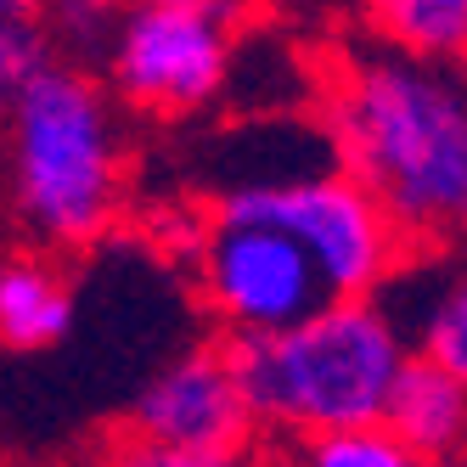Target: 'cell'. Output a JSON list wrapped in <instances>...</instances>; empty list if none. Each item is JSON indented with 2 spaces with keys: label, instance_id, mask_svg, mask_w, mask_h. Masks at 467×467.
Segmentation results:
<instances>
[{
  "label": "cell",
  "instance_id": "obj_10",
  "mask_svg": "<svg viewBox=\"0 0 467 467\" xmlns=\"http://www.w3.org/2000/svg\"><path fill=\"white\" fill-rule=\"evenodd\" d=\"M378 51L467 68V0H355Z\"/></svg>",
  "mask_w": 467,
  "mask_h": 467
},
{
  "label": "cell",
  "instance_id": "obj_16",
  "mask_svg": "<svg viewBox=\"0 0 467 467\" xmlns=\"http://www.w3.org/2000/svg\"><path fill=\"white\" fill-rule=\"evenodd\" d=\"M141 6H231V0H124V12H141Z\"/></svg>",
  "mask_w": 467,
  "mask_h": 467
},
{
  "label": "cell",
  "instance_id": "obj_6",
  "mask_svg": "<svg viewBox=\"0 0 467 467\" xmlns=\"http://www.w3.org/2000/svg\"><path fill=\"white\" fill-rule=\"evenodd\" d=\"M108 62V96L152 119H186L209 108L237 68V17L231 6H141L124 12Z\"/></svg>",
  "mask_w": 467,
  "mask_h": 467
},
{
  "label": "cell",
  "instance_id": "obj_3",
  "mask_svg": "<svg viewBox=\"0 0 467 467\" xmlns=\"http://www.w3.org/2000/svg\"><path fill=\"white\" fill-rule=\"evenodd\" d=\"M225 355L237 366L254 422L287 440H310L383 422L389 389L411 360V344L389 298H327L298 327L231 344Z\"/></svg>",
  "mask_w": 467,
  "mask_h": 467
},
{
  "label": "cell",
  "instance_id": "obj_9",
  "mask_svg": "<svg viewBox=\"0 0 467 467\" xmlns=\"http://www.w3.org/2000/svg\"><path fill=\"white\" fill-rule=\"evenodd\" d=\"M74 327V282L51 254H0V344L51 349Z\"/></svg>",
  "mask_w": 467,
  "mask_h": 467
},
{
  "label": "cell",
  "instance_id": "obj_8",
  "mask_svg": "<svg viewBox=\"0 0 467 467\" xmlns=\"http://www.w3.org/2000/svg\"><path fill=\"white\" fill-rule=\"evenodd\" d=\"M383 428L406 445L422 467H451L467 456V394L433 372L428 360H406L400 378L389 389V406H383Z\"/></svg>",
  "mask_w": 467,
  "mask_h": 467
},
{
  "label": "cell",
  "instance_id": "obj_14",
  "mask_svg": "<svg viewBox=\"0 0 467 467\" xmlns=\"http://www.w3.org/2000/svg\"><path fill=\"white\" fill-rule=\"evenodd\" d=\"M102 467H186L181 456H170V451H158V445H141V440H124V445H113L108 451V462Z\"/></svg>",
  "mask_w": 467,
  "mask_h": 467
},
{
  "label": "cell",
  "instance_id": "obj_11",
  "mask_svg": "<svg viewBox=\"0 0 467 467\" xmlns=\"http://www.w3.org/2000/svg\"><path fill=\"white\" fill-rule=\"evenodd\" d=\"M394 321H400V332H406L411 355L428 360L433 372H445L467 394V271L440 276L428 293H417V305L394 310Z\"/></svg>",
  "mask_w": 467,
  "mask_h": 467
},
{
  "label": "cell",
  "instance_id": "obj_5",
  "mask_svg": "<svg viewBox=\"0 0 467 467\" xmlns=\"http://www.w3.org/2000/svg\"><path fill=\"white\" fill-rule=\"evenodd\" d=\"M192 276L203 310L231 344L276 338L327 305V287L310 271V259L298 254V243L231 197H220L209 225L197 231Z\"/></svg>",
  "mask_w": 467,
  "mask_h": 467
},
{
  "label": "cell",
  "instance_id": "obj_19",
  "mask_svg": "<svg viewBox=\"0 0 467 467\" xmlns=\"http://www.w3.org/2000/svg\"><path fill=\"white\" fill-rule=\"evenodd\" d=\"M248 467H254V462H248Z\"/></svg>",
  "mask_w": 467,
  "mask_h": 467
},
{
  "label": "cell",
  "instance_id": "obj_18",
  "mask_svg": "<svg viewBox=\"0 0 467 467\" xmlns=\"http://www.w3.org/2000/svg\"><path fill=\"white\" fill-rule=\"evenodd\" d=\"M451 467H467V456H462V462H451Z\"/></svg>",
  "mask_w": 467,
  "mask_h": 467
},
{
  "label": "cell",
  "instance_id": "obj_7",
  "mask_svg": "<svg viewBox=\"0 0 467 467\" xmlns=\"http://www.w3.org/2000/svg\"><path fill=\"white\" fill-rule=\"evenodd\" d=\"M254 411L225 349H186L136 394L130 440L181 456L186 467H248Z\"/></svg>",
  "mask_w": 467,
  "mask_h": 467
},
{
  "label": "cell",
  "instance_id": "obj_2",
  "mask_svg": "<svg viewBox=\"0 0 467 467\" xmlns=\"http://www.w3.org/2000/svg\"><path fill=\"white\" fill-rule=\"evenodd\" d=\"M0 175L17 220L46 248L108 237L124 209V130L108 85L79 62L46 57L6 96Z\"/></svg>",
  "mask_w": 467,
  "mask_h": 467
},
{
  "label": "cell",
  "instance_id": "obj_1",
  "mask_svg": "<svg viewBox=\"0 0 467 467\" xmlns=\"http://www.w3.org/2000/svg\"><path fill=\"white\" fill-rule=\"evenodd\" d=\"M327 141L406 243L467 231V68L378 46L344 57L327 85Z\"/></svg>",
  "mask_w": 467,
  "mask_h": 467
},
{
  "label": "cell",
  "instance_id": "obj_17",
  "mask_svg": "<svg viewBox=\"0 0 467 467\" xmlns=\"http://www.w3.org/2000/svg\"><path fill=\"white\" fill-rule=\"evenodd\" d=\"M0 141H6V90H0Z\"/></svg>",
  "mask_w": 467,
  "mask_h": 467
},
{
  "label": "cell",
  "instance_id": "obj_13",
  "mask_svg": "<svg viewBox=\"0 0 467 467\" xmlns=\"http://www.w3.org/2000/svg\"><path fill=\"white\" fill-rule=\"evenodd\" d=\"M124 17V0H40V40L51 57H102L113 28Z\"/></svg>",
  "mask_w": 467,
  "mask_h": 467
},
{
  "label": "cell",
  "instance_id": "obj_4",
  "mask_svg": "<svg viewBox=\"0 0 467 467\" xmlns=\"http://www.w3.org/2000/svg\"><path fill=\"white\" fill-rule=\"evenodd\" d=\"M231 203L254 209L282 237H293L298 254L310 259V271L321 276L327 298H383L406 271L411 243L378 209V197L360 192L338 163L276 175L254 192H237Z\"/></svg>",
  "mask_w": 467,
  "mask_h": 467
},
{
  "label": "cell",
  "instance_id": "obj_15",
  "mask_svg": "<svg viewBox=\"0 0 467 467\" xmlns=\"http://www.w3.org/2000/svg\"><path fill=\"white\" fill-rule=\"evenodd\" d=\"M0 17H17V23H35V17H40V0H0Z\"/></svg>",
  "mask_w": 467,
  "mask_h": 467
},
{
  "label": "cell",
  "instance_id": "obj_12",
  "mask_svg": "<svg viewBox=\"0 0 467 467\" xmlns=\"http://www.w3.org/2000/svg\"><path fill=\"white\" fill-rule=\"evenodd\" d=\"M287 467H422L383 422L338 428V433H310L287 445Z\"/></svg>",
  "mask_w": 467,
  "mask_h": 467
}]
</instances>
